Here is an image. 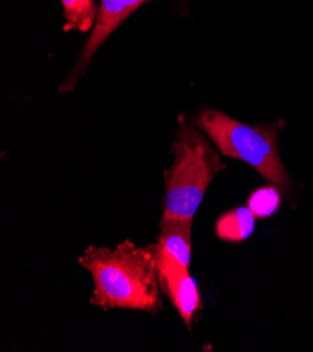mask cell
<instances>
[{"label":"cell","instance_id":"obj_1","mask_svg":"<svg viewBox=\"0 0 313 352\" xmlns=\"http://www.w3.org/2000/svg\"><path fill=\"white\" fill-rule=\"evenodd\" d=\"M79 264L93 276V305L151 314L162 309L156 244L141 248L125 240L116 249L90 245L79 257Z\"/></svg>","mask_w":313,"mask_h":352},{"label":"cell","instance_id":"obj_2","mask_svg":"<svg viewBox=\"0 0 313 352\" xmlns=\"http://www.w3.org/2000/svg\"><path fill=\"white\" fill-rule=\"evenodd\" d=\"M171 152L175 162L164 170L163 217L194 219L208 187L225 164L219 151L183 114Z\"/></svg>","mask_w":313,"mask_h":352},{"label":"cell","instance_id":"obj_3","mask_svg":"<svg viewBox=\"0 0 313 352\" xmlns=\"http://www.w3.org/2000/svg\"><path fill=\"white\" fill-rule=\"evenodd\" d=\"M195 125L213 140L219 153L248 163L272 186L290 190L291 179L278 149L283 122L250 125L206 109L198 114Z\"/></svg>","mask_w":313,"mask_h":352},{"label":"cell","instance_id":"obj_4","mask_svg":"<svg viewBox=\"0 0 313 352\" xmlns=\"http://www.w3.org/2000/svg\"><path fill=\"white\" fill-rule=\"evenodd\" d=\"M148 2H151V0H100L96 23L90 31V37L86 41L75 66L59 86V93H69L75 89L80 76L86 72V69L101 45L110 38V35L133 12Z\"/></svg>","mask_w":313,"mask_h":352},{"label":"cell","instance_id":"obj_5","mask_svg":"<svg viewBox=\"0 0 313 352\" xmlns=\"http://www.w3.org/2000/svg\"><path fill=\"white\" fill-rule=\"evenodd\" d=\"M156 249L162 291L179 311L184 324L190 329L195 313L201 307V295L197 283L190 275V270H186L175 258L160 252L158 244Z\"/></svg>","mask_w":313,"mask_h":352},{"label":"cell","instance_id":"obj_6","mask_svg":"<svg viewBox=\"0 0 313 352\" xmlns=\"http://www.w3.org/2000/svg\"><path fill=\"white\" fill-rule=\"evenodd\" d=\"M191 229L193 219L162 218L158 248L182 267L190 270L191 264Z\"/></svg>","mask_w":313,"mask_h":352},{"label":"cell","instance_id":"obj_7","mask_svg":"<svg viewBox=\"0 0 313 352\" xmlns=\"http://www.w3.org/2000/svg\"><path fill=\"white\" fill-rule=\"evenodd\" d=\"M256 217L249 206H239L219 217L215 225L217 236L224 241L239 243L248 240L256 228Z\"/></svg>","mask_w":313,"mask_h":352},{"label":"cell","instance_id":"obj_8","mask_svg":"<svg viewBox=\"0 0 313 352\" xmlns=\"http://www.w3.org/2000/svg\"><path fill=\"white\" fill-rule=\"evenodd\" d=\"M63 9V31H91L98 8L96 0H61Z\"/></svg>","mask_w":313,"mask_h":352},{"label":"cell","instance_id":"obj_9","mask_svg":"<svg viewBox=\"0 0 313 352\" xmlns=\"http://www.w3.org/2000/svg\"><path fill=\"white\" fill-rule=\"evenodd\" d=\"M281 205V191L275 186L261 187L252 192L248 199V206L256 218L272 217Z\"/></svg>","mask_w":313,"mask_h":352}]
</instances>
